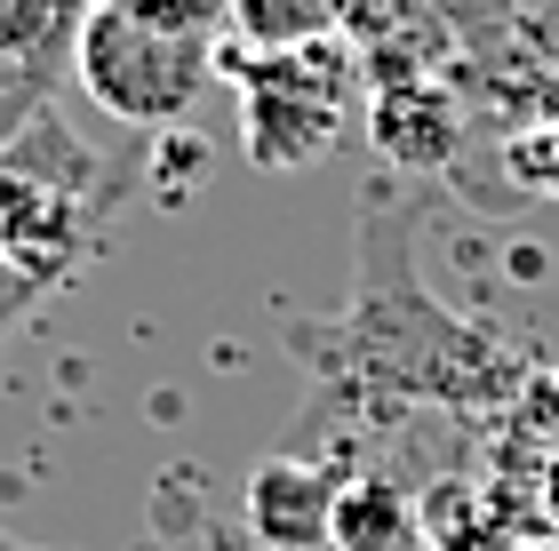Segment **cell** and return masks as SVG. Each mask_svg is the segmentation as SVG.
Here are the masks:
<instances>
[{"instance_id":"1","label":"cell","mask_w":559,"mask_h":551,"mask_svg":"<svg viewBox=\"0 0 559 551\" xmlns=\"http://www.w3.org/2000/svg\"><path fill=\"white\" fill-rule=\"evenodd\" d=\"M431 200L416 177H376L360 192V240H352V296L336 320H296L288 352L304 360L312 392L304 416L280 432L288 456L328 471H368L376 440L416 432L424 416H488L536 384L527 360L479 320L448 312L416 272Z\"/></svg>"},{"instance_id":"2","label":"cell","mask_w":559,"mask_h":551,"mask_svg":"<svg viewBox=\"0 0 559 551\" xmlns=\"http://www.w3.org/2000/svg\"><path fill=\"white\" fill-rule=\"evenodd\" d=\"M129 200L120 168H105L57 112H40L0 153V264L57 296L81 264L105 256V224Z\"/></svg>"},{"instance_id":"3","label":"cell","mask_w":559,"mask_h":551,"mask_svg":"<svg viewBox=\"0 0 559 551\" xmlns=\"http://www.w3.org/2000/svg\"><path fill=\"white\" fill-rule=\"evenodd\" d=\"M224 81L240 88V153L257 168H312L336 153L352 88H360V48L336 40H304V48H248L224 40Z\"/></svg>"},{"instance_id":"4","label":"cell","mask_w":559,"mask_h":551,"mask_svg":"<svg viewBox=\"0 0 559 551\" xmlns=\"http://www.w3.org/2000/svg\"><path fill=\"white\" fill-rule=\"evenodd\" d=\"M216 72H224V40L176 33V24H152L136 9H88L81 57H72V81L88 105L144 136H176V120L209 96Z\"/></svg>"},{"instance_id":"5","label":"cell","mask_w":559,"mask_h":551,"mask_svg":"<svg viewBox=\"0 0 559 551\" xmlns=\"http://www.w3.org/2000/svg\"><path fill=\"white\" fill-rule=\"evenodd\" d=\"M336 488H344V471L272 447V456L248 471V495H240L248 543H257V551H328V528H336Z\"/></svg>"},{"instance_id":"6","label":"cell","mask_w":559,"mask_h":551,"mask_svg":"<svg viewBox=\"0 0 559 551\" xmlns=\"http://www.w3.org/2000/svg\"><path fill=\"white\" fill-rule=\"evenodd\" d=\"M368 136L376 153L392 160V177H448L455 160H464V105L448 96V81H431V72H416V81H384L368 105Z\"/></svg>"},{"instance_id":"7","label":"cell","mask_w":559,"mask_h":551,"mask_svg":"<svg viewBox=\"0 0 559 551\" xmlns=\"http://www.w3.org/2000/svg\"><path fill=\"white\" fill-rule=\"evenodd\" d=\"M416 504H424V543L431 551H512V543H527L520 536L527 512H512V480L503 471L455 464V471L416 488Z\"/></svg>"},{"instance_id":"8","label":"cell","mask_w":559,"mask_h":551,"mask_svg":"<svg viewBox=\"0 0 559 551\" xmlns=\"http://www.w3.org/2000/svg\"><path fill=\"white\" fill-rule=\"evenodd\" d=\"M328 551H431L424 543V504L408 480L392 471H352L336 488V528H328Z\"/></svg>"},{"instance_id":"9","label":"cell","mask_w":559,"mask_h":551,"mask_svg":"<svg viewBox=\"0 0 559 551\" xmlns=\"http://www.w3.org/2000/svg\"><path fill=\"white\" fill-rule=\"evenodd\" d=\"M81 24H88V0H0V57L24 72H48V81H72Z\"/></svg>"},{"instance_id":"10","label":"cell","mask_w":559,"mask_h":551,"mask_svg":"<svg viewBox=\"0 0 559 551\" xmlns=\"http://www.w3.org/2000/svg\"><path fill=\"white\" fill-rule=\"evenodd\" d=\"M344 16H352V0H233V48L264 57V48L336 40Z\"/></svg>"},{"instance_id":"11","label":"cell","mask_w":559,"mask_h":551,"mask_svg":"<svg viewBox=\"0 0 559 551\" xmlns=\"http://www.w3.org/2000/svg\"><path fill=\"white\" fill-rule=\"evenodd\" d=\"M503 177H512V200H559V112L503 129Z\"/></svg>"},{"instance_id":"12","label":"cell","mask_w":559,"mask_h":551,"mask_svg":"<svg viewBox=\"0 0 559 551\" xmlns=\"http://www.w3.org/2000/svg\"><path fill=\"white\" fill-rule=\"evenodd\" d=\"M57 88H64V81H48V72H24V64L0 57V153H9V144L33 129L48 105H57Z\"/></svg>"},{"instance_id":"13","label":"cell","mask_w":559,"mask_h":551,"mask_svg":"<svg viewBox=\"0 0 559 551\" xmlns=\"http://www.w3.org/2000/svg\"><path fill=\"white\" fill-rule=\"evenodd\" d=\"M40 296H48L40 280H24V272H9V264H0V344H9V336H16V320H24V312H33V304H40Z\"/></svg>"},{"instance_id":"14","label":"cell","mask_w":559,"mask_h":551,"mask_svg":"<svg viewBox=\"0 0 559 551\" xmlns=\"http://www.w3.org/2000/svg\"><path fill=\"white\" fill-rule=\"evenodd\" d=\"M536 528L559 536V447H544V464H536Z\"/></svg>"},{"instance_id":"15","label":"cell","mask_w":559,"mask_h":551,"mask_svg":"<svg viewBox=\"0 0 559 551\" xmlns=\"http://www.w3.org/2000/svg\"><path fill=\"white\" fill-rule=\"evenodd\" d=\"M0 551H48V543H24L16 528H0Z\"/></svg>"},{"instance_id":"16","label":"cell","mask_w":559,"mask_h":551,"mask_svg":"<svg viewBox=\"0 0 559 551\" xmlns=\"http://www.w3.org/2000/svg\"><path fill=\"white\" fill-rule=\"evenodd\" d=\"M512 551H559V536H527V543H512Z\"/></svg>"},{"instance_id":"17","label":"cell","mask_w":559,"mask_h":551,"mask_svg":"<svg viewBox=\"0 0 559 551\" xmlns=\"http://www.w3.org/2000/svg\"><path fill=\"white\" fill-rule=\"evenodd\" d=\"M88 9H120V0H88Z\"/></svg>"},{"instance_id":"18","label":"cell","mask_w":559,"mask_h":551,"mask_svg":"<svg viewBox=\"0 0 559 551\" xmlns=\"http://www.w3.org/2000/svg\"><path fill=\"white\" fill-rule=\"evenodd\" d=\"M551 384H559V368H551Z\"/></svg>"}]
</instances>
